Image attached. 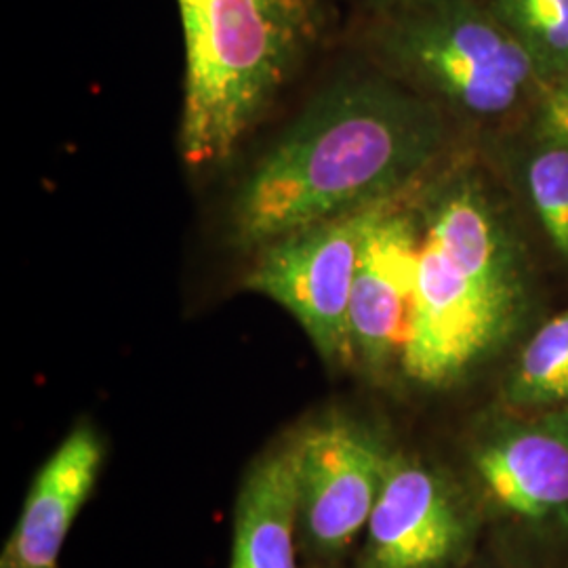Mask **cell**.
I'll list each match as a JSON object with an SVG mask.
<instances>
[{
	"instance_id": "10",
	"label": "cell",
	"mask_w": 568,
	"mask_h": 568,
	"mask_svg": "<svg viewBox=\"0 0 568 568\" xmlns=\"http://www.w3.org/2000/svg\"><path fill=\"white\" fill-rule=\"evenodd\" d=\"M105 459L100 432L82 422L37 471L0 568H58L61 549L91 497Z\"/></svg>"
},
{
	"instance_id": "11",
	"label": "cell",
	"mask_w": 568,
	"mask_h": 568,
	"mask_svg": "<svg viewBox=\"0 0 568 568\" xmlns=\"http://www.w3.org/2000/svg\"><path fill=\"white\" fill-rule=\"evenodd\" d=\"M300 501L288 436L244 476L234 511L230 568H302Z\"/></svg>"
},
{
	"instance_id": "2",
	"label": "cell",
	"mask_w": 568,
	"mask_h": 568,
	"mask_svg": "<svg viewBox=\"0 0 568 568\" xmlns=\"http://www.w3.org/2000/svg\"><path fill=\"white\" fill-rule=\"evenodd\" d=\"M422 244L400 375L455 386L508 342L527 304V262L483 175L440 166L417 190Z\"/></svg>"
},
{
	"instance_id": "3",
	"label": "cell",
	"mask_w": 568,
	"mask_h": 568,
	"mask_svg": "<svg viewBox=\"0 0 568 568\" xmlns=\"http://www.w3.org/2000/svg\"><path fill=\"white\" fill-rule=\"evenodd\" d=\"M183 39L180 154L213 173L325 44L331 0H175Z\"/></svg>"
},
{
	"instance_id": "1",
	"label": "cell",
	"mask_w": 568,
	"mask_h": 568,
	"mask_svg": "<svg viewBox=\"0 0 568 568\" xmlns=\"http://www.w3.org/2000/svg\"><path fill=\"white\" fill-rule=\"evenodd\" d=\"M361 60L335 74L248 169L227 213L230 243L255 253L310 225L394 201L447 161L448 116Z\"/></svg>"
},
{
	"instance_id": "13",
	"label": "cell",
	"mask_w": 568,
	"mask_h": 568,
	"mask_svg": "<svg viewBox=\"0 0 568 568\" xmlns=\"http://www.w3.org/2000/svg\"><path fill=\"white\" fill-rule=\"evenodd\" d=\"M546 84L568 77V0H487Z\"/></svg>"
},
{
	"instance_id": "15",
	"label": "cell",
	"mask_w": 568,
	"mask_h": 568,
	"mask_svg": "<svg viewBox=\"0 0 568 568\" xmlns=\"http://www.w3.org/2000/svg\"><path fill=\"white\" fill-rule=\"evenodd\" d=\"M532 126L568 140V93L548 87L532 110Z\"/></svg>"
},
{
	"instance_id": "7",
	"label": "cell",
	"mask_w": 568,
	"mask_h": 568,
	"mask_svg": "<svg viewBox=\"0 0 568 568\" xmlns=\"http://www.w3.org/2000/svg\"><path fill=\"white\" fill-rule=\"evenodd\" d=\"M417 190L387 203L366 239L347 314L349 368L373 382L400 373L422 244Z\"/></svg>"
},
{
	"instance_id": "4",
	"label": "cell",
	"mask_w": 568,
	"mask_h": 568,
	"mask_svg": "<svg viewBox=\"0 0 568 568\" xmlns=\"http://www.w3.org/2000/svg\"><path fill=\"white\" fill-rule=\"evenodd\" d=\"M356 53L448 119L501 124L548 89L487 0H398L352 18Z\"/></svg>"
},
{
	"instance_id": "5",
	"label": "cell",
	"mask_w": 568,
	"mask_h": 568,
	"mask_svg": "<svg viewBox=\"0 0 568 568\" xmlns=\"http://www.w3.org/2000/svg\"><path fill=\"white\" fill-rule=\"evenodd\" d=\"M387 203L310 225L251 253L244 288L284 307L328 368H349L352 288L371 227Z\"/></svg>"
},
{
	"instance_id": "8",
	"label": "cell",
	"mask_w": 568,
	"mask_h": 568,
	"mask_svg": "<svg viewBox=\"0 0 568 568\" xmlns=\"http://www.w3.org/2000/svg\"><path fill=\"white\" fill-rule=\"evenodd\" d=\"M356 568H450L469 544V518L447 480L413 457L394 453L366 523Z\"/></svg>"
},
{
	"instance_id": "17",
	"label": "cell",
	"mask_w": 568,
	"mask_h": 568,
	"mask_svg": "<svg viewBox=\"0 0 568 568\" xmlns=\"http://www.w3.org/2000/svg\"><path fill=\"white\" fill-rule=\"evenodd\" d=\"M549 87H556V89H560V91H565L568 93V77L567 79H562V81L554 82V84H549Z\"/></svg>"
},
{
	"instance_id": "6",
	"label": "cell",
	"mask_w": 568,
	"mask_h": 568,
	"mask_svg": "<svg viewBox=\"0 0 568 568\" xmlns=\"http://www.w3.org/2000/svg\"><path fill=\"white\" fill-rule=\"evenodd\" d=\"M305 551L335 562L366 528L392 450L363 417L331 408L288 436Z\"/></svg>"
},
{
	"instance_id": "12",
	"label": "cell",
	"mask_w": 568,
	"mask_h": 568,
	"mask_svg": "<svg viewBox=\"0 0 568 568\" xmlns=\"http://www.w3.org/2000/svg\"><path fill=\"white\" fill-rule=\"evenodd\" d=\"M516 408H568V310H562L520 349L506 382Z\"/></svg>"
},
{
	"instance_id": "9",
	"label": "cell",
	"mask_w": 568,
	"mask_h": 568,
	"mask_svg": "<svg viewBox=\"0 0 568 568\" xmlns=\"http://www.w3.org/2000/svg\"><path fill=\"white\" fill-rule=\"evenodd\" d=\"M471 462L499 508L532 525L567 523L568 408L490 429Z\"/></svg>"
},
{
	"instance_id": "16",
	"label": "cell",
	"mask_w": 568,
	"mask_h": 568,
	"mask_svg": "<svg viewBox=\"0 0 568 568\" xmlns=\"http://www.w3.org/2000/svg\"><path fill=\"white\" fill-rule=\"evenodd\" d=\"M331 2H333V4H335V2H344V4H347L352 18H358V16L377 11V9L387 7V4H392V2H398V0H331Z\"/></svg>"
},
{
	"instance_id": "14",
	"label": "cell",
	"mask_w": 568,
	"mask_h": 568,
	"mask_svg": "<svg viewBox=\"0 0 568 568\" xmlns=\"http://www.w3.org/2000/svg\"><path fill=\"white\" fill-rule=\"evenodd\" d=\"M528 143V201L554 251L568 260V140L532 126Z\"/></svg>"
}]
</instances>
